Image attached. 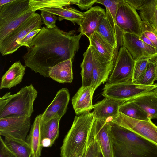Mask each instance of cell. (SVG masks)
Segmentation results:
<instances>
[{
	"label": "cell",
	"instance_id": "484cf974",
	"mask_svg": "<svg viewBox=\"0 0 157 157\" xmlns=\"http://www.w3.org/2000/svg\"><path fill=\"white\" fill-rule=\"evenodd\" d=\"M139 11L142 21L157 33V0H144Z\"/></svg>",
	"mask_w": 157,
	"mask_h": 157
},
{
	"label": "cell",
	"instance_id": "d4e9b609",
	"mask_svg": "<svg viewBox=\"0 0 157 157\" xmlns=\"http://www.w3.org/2000/svg\"><path fill=\"white\" fill-rule=\"evenodd\" d=\"M39 10L49 12L59 16L58 19L60 21L65 19L70 21L74 25L77 24L79 25L83 17L84 13L70 6L62 8H44Z\"/></svg>",
	"mask_w": 157,
	"mask_h": 157
},
{
	"label": "cell",
	"instance_id": "52a82bcc",
	"mask_svg": "<svg viewBox=\"0 0 157 157\" xmlns=\"http://www.w3.org/2000/svg\"><path fill=\"white\" fill-rule=\"evenodd\" d=\"M116 22L117 28L122 33L141 36L142 20L136 10L124 0H119L118 2Z\"/></svg>",
	"mask_w": 157,
	"mask_h": 157
},
{
	"label": "cell",
	"instance_id": "6da1fadb",
	"mask_svg": "<svg viewBox=\"0 0 157 157\" xmlns=\"http://www.w3.org/2000/svg\"><path fill=\"white\" fill-rule=\"evenodd\" d=\"M65 32L57 26H44L33 39L23 59L25 66L44 77H49V68L62 62L73 59L83 34Z\"/></svg>",
	"mask_w": 157,
	"mask_h": 157
},
{
	"label": "cell",
	"instance_id": "cb8c5ba5",
	"mask_svg": "<svg viewBox=\"0 0 157 157\" xmlns=\"http://www.w3.org/2000/svg\"><path fill=\"white\" fill-rule=\"evenodd\" d=\"M88 39L90 45L102 57L108 61L114 60L116 50L97 32H94Z\"/></svg>",
	"mask_w": 157,
	"mask_h": 157
},
{
	"label": "cell",
	"instance_id": "f35d334b",
	"mask_svg": "<svg viewBox=\"0 0 157 157\" xmlns=\"http://www.w3.org/2000/svg\"><path fill=\"white\" fill-rule=\"evenodd\" d=\"M97 0H71V4H75L82 10H87L90 9L92 6L96 3Z\"/></svg>",
	"mask_w": 157,
	"mask_h": 157
},
{
	"label": "cell",
	"instance_id": "9c48e42d",
	"mask_svg": "<svg viewBox=\"0 0 157 157\" xmlns=\"http://www.w3.org/2000/svg\"><path fill=\"white\" fill-rule=\"evenodd\" d=\"M111 122L133 132L157 145V126L149 118L134 119L119 113Z\"/></svg>",
	"mask_w": 157,
	"mask_h": 157
},
{
	"label": "cell",
	"instance_id": "ab89813d",
	"mask_svg": "<svg viewBox=\"0 0 157 157\" xmlns=\"http://www.w3.org/2000/svg\"><path fill=\"white\" fill-rule=\"evenodd\" d=\"M0 157H16L6 147L1 136H0Z\"/></svg>",
	"mask_w": 157,
	"mask_h": 157
},
{
	"label": "cell",
	"instance_id": "74e56055",
	"mask_svg": "<svg viewBox=\"0 0 157 157\" xmlns=\"http://www.w3.org/2000/svg\"><path fill=\"white\" fill-rule=\"evenodd\" d=\"M41 30V29H34L28 34L20 42L21 46H25L27 48H30L33 39Z\"/></svg>",
	"mask_w": 157,
	"mask_h": 157
},
{
	"label": "cell",
	"instance_id": "5b68a950",
	"mask_svg": "<svg viewBox=\"0 0 157 157\" xmlns=\"http://www.w3.org/2000/svg\"><path fill=\"white\" fill-rule=\"evenodd\" d=\"M35 13L29 0H15L0 6V41Z\"/></svg>",
	"mask_w": 157,
	"mask_h": 157
},
{
	"label": "cell",
	"instance_id": "4fadbf2b",
	"mask_svg": "<svg viewBox=\"0 0 157 157\" xmlns=\"http://www.w3.org/2000/svg\"><path fill=\"white\" fill-rule=\"evenodd\" d=\"M90 133L98 141L104 157H114L110 122L95 118Z\"/></svg>",
	"mask_w": 157,
	"mask_h": 157
},
{
	"label": "cell",
	"instance_id": "d6a6232c",
	"mask_svg": "<svg viewBox=\"0 0 157 157\" xmlns=\"http://www.w3.org/2000/svg\"><path fill=\"white\" fill-rule=\"evenodd\" d=\"M150 59H142L135 61L132 82L135 83L140 84L145 73Z\"/></svg>",
	"mask_w": 157,
	"mask_h": 157
},
{
	"label": "cell",
	"instance_id": "8fae6325",
	"mask_svg": "<svg viewBox=\"0 0 157 157\" xmlns=\"http://www.w3.org/2000/svg\"><path fill=\"white\" fill-rule=\"evenodd\" d=\"M31 127L30 117H18L0 118V135L26 141Z\"/></svg>",
	"mask_w": 157,
	"mask_h": 157
},
{
	"label": "cell",
	"instance_id": "7c38bea8",
	"mask_svg": "<svg viewBox=\"0 0 157 157\" xmlns=\"http://www.w3.org/2000/svg\"><path fill=\"white\" fill-rule=\"evenodd\" d=\"M122 44V47L128 50L135 60L150 59L157 55L156 48L146 44L139 36L132 34L123 33Z\"/></svg>",
	"mask_w": 157,
	"mask_h": 157
},
{
	"label": "cell",
	"instance_id": "b9f144b4",
	"mask_svg": "<svg viewBox=\"0 0 157 157\" xmlns=\"http://www.w3.org/2000/svg\"><path fill=\"white\" fill-rule=\"evenodd\" d=\"M139 37L142 40L144 41L146 44L152 47L155 48V45L151 40L144 34L142 33L141 36Z\"/></svg>",
	"mask_w": 157,
	"mask_h": 157
},
{
	"label": "cell",
	"instance_id": "7bdbcfd3",
	"mask_svg": "<svg viewBox=\"0 0 157 157\" xmlns=\"http://www.w3.org/2000/svg\"><path fill=\"white\" fill-rule=\"evenodd\" d=\"M154 63L155 69V81L157 80V55L154 57L150 59Z\"/></svg>",
	"mask_w": 157,
	"mask_h": 157
},
{
	"label": "cell",
	"instance_id": "8992f818",
	"mask_svg": "<svg viewBox=\"0 0 157 157\" xmlns=\"http://www.w3.org/2000/svg\"><path fill=\"white\" fill-rule=\"evenodd\" d=\"M43 23L41 17L37 13L26 20L0 41V52L2 56L11 54L21 46L20 43L32 30L41 29Z\"/></svg>",
	"mask_w": 157,
	"mask_h": 157
},
{
	"label": "cell",
	"instance_id": "bcb514c9",
	"mask_svg": "<svg viewBox=\"0 0 157 157\" xmlns=\"http://www.w3.org/2000/svg\"><path fill=\"white\" fill-rule=\"evenodd\" d=\"M152 91L157 94V88L152 90Z\"/></svg>",
	"mask_w": 157,
	"mask_h": 157
},
{
	"label": "cell",
	"instance_id": "ffe728a7",
	"mask_svg": "<svg viewBox=\"0 0 157 157\" xmlns=\"http://www.w3.org/2000/svg\"><path fill=\"white\" fill-rule=\"evenodd\" d=\"M60 120L54 118L45 122L41 120V144L43 147H52L58 138Z\"/></svg>",
	"mask_w": 157,
	"mask_h": 157
},
{
	"label": "cell",
	"instance_id": "f1b7e54d",
	"mask_svg": "<svg viewBox=\"0 0 157 157\" xmlns=\"http://www.w3.org/2000/svg\"><path fill=\"white\" fill-rule=\"evenodd\" d=\"M96 31L117 50L118 45L117 33L106 16L100 22Z\"/></svg>",
	"mask_w": 157,
	"mask_h": 157
},
{
	"label": "cell",
	"instance_id": "8d00e7d4",
	"mask_svg": "<svg viewBox=\"0 0 157 157\" xmlns=\"http://www.w3.org/2000/svg\"><path fill=\"white\" fill-rule=\"evenodd\" d=\"M41 17L46 27L50 29L55 28L57 17L52 13L44 11H41Z\"/></svg>",
	"mask_w": 157,
	"mask_h": 157
},
{
	"label": "cell",
	"instance_id": "3957f363",
	"mask_svg": "<svg viewBox=\"0 0 157 157\" xmlns=\"http://www.w3.org/2000/svg\"><path fill=\"white\" fill-rule=\"evenodd\" d=\"M95 119L90 111L75 117L60 148V157H84Z\"/></svg>",
	"mask_w": 157,
	"mask_h": 157
},
{
	"label": "cell",
	"instance_id": "277c9868",
	"mask_svg": "<svg viewBox=\"0 0 157 157\" xmlns=\"http://www.w3.org/2000/svg\"><path fill=\"white\" fill-rule=\"evenodd\" d=\"M38 92L32 84L25 86L14 94L7 92L0 98V118L23 117H30Z\"/></svg>",
	"mask_w": 157,
	"mask_h": 157
},
{
	"label": "cell",
	"instance_id": "603a6c76",
	"mask_svg": "<svg viewBox=\"0 0 157 157\" xmlns=\"http://www.w3.org/2000/svg\"><path fill=\"white\" fill-rule=\"evenodd\" d=\"M72 60L70 59L50 67L49 78L59 83L71 82L73 79Z\"/></svg>",
	"mask_w": 157,
	"mask_h": 157
},
{
	"label": "cell",
	"instance_id": "e575fe53",
	"mask_svg": "<svg viewBox=\"0 0 157 157\" xmlns=\"http://www.w3.org/2000/svg\"><path fill=\"white\" fill-rule=\"evenodd\" d=\"M155 74V67L154 63L149 60L145 73L140 84L145 85H151L154 84Z\"/></svg>",
	"mask_w": 157,
	"mask_h": 157
},
{
	"label": "cell",
	"instance_id": "4316f807",
	"mask_svg": "<svg viewBox=\"0 0 157 157\" xmlns=\"http://www.w3.org/2000/svg\"><path fill=\"white\" fill-rule=\"evenodd\" d=\"M83 59L80 67L82 85L85 87L91 86L93 79V61L91 48L89 45L83 54Z\"/></svg>",
	"mask_w": 157,
	"mask_h": 157
},
{
	"label": "cell",
	"instance_id": "ac0fdd59",
	"mask_svg": "<svg viewBox=\"0 0 157 157\" xmlns=\"http://www.w3.org/2000/svg\"><path fill=\"white\" fill-rule=\"evenodd\" d=\"M91 86H82L73 97L72 103L77 115L90 111L93 109L92 98L94 94Z\"/></svg>",
	"mask_w": 157,
	"mask_h": 157
},
{
	"label": "cell",
	"instance_id": "f6af8a7d",
	"mask_svg": "<svg viewBox=\"0 0 157 157\" xmlns=\"http://www.w3.org/2000/svg\"><path fill=\"white\" fill-rule=\"evenodd\" d=\"M97 157H104L101 150L100 151L98 156H97Z\"/></svg>",
	"mask_w": 157,
	"mask_h": 157
},
{
	"label": "cell",
	"instance_id": "d590c367",
	"mask_svg": "<svg viewBox=\"0 0 157 157\" xmlns=\"http://www.w3.org/2000/svg\"><path fill=\"white\" fill-rule=\"evenodd\" d=\"M141 29L142 33L150 39L157 49V33L152 28L142 21Z\"/></svg>",
	"mask_w": 157,
	"mask_h": 157
},
{
	"label": "cell",
	"instance_id": "1f68e13d",
	"mask_svg": "<svg viewBox=\"0 0 157 157\" xmlns=\"http://www.w3.org/2000/svg\"><path fill=\"white\" fill-rule=\"evenodd\" d=\"M119 0H98L96 3L104 5L106 8V17L116 31L117 28L116 22V16L117 6Z\"/></svg>",
	"mask_w": 157,
	"mask_h": 157
},
{
	"label": "cell",
	"instance_id": "7a4b0ae2",
	"mask_svg": "<svg viewBox=\"0 0 157 157\" xmlns=\"http://www.w3.org/2000/svg\"><path fill=\"white\" fill-rule=\"evenodd\" d=\"M114 157H157V145L110 122Z\"/></svg>",
	"mask_w": 157,
	"mask_h": 157
},
{
	"label": "cell",
	"instance_id": "44dd1931",
	"mask_svg": "<svg viewBox=\"0 0 157 157\" xmlns=\"http://www.w3.org/2000/svg\"><path fill=\"white\" fill-rule=\"evenodd\" d=\"M127 101L135 103L145 112L151 119H157V94L152 91L137 96Z\"/></svg>",
	"mask_w": 157,
	"mask_h": 157
},
{
	"label": "cell",
	"instance_id": "5bb4252c",
	"mask_svg": "<svg viewBox=\"0 0 157 157\" xmlns=\"http://www.w3.org/2000/svg\"><path fill=\"white\" fill-rule=\"evenodd\" d=\"M90 46L93 61V79L91 86L94 92L99 86L106 82L108 79L113 70L114 61V60L108 61L103 58L94 48Z\"/></svg>",
	"mask_w": 157,
	"mask_h": 157
},
{
	"label": "cell",
	"instance_id": "83f0119b",
	"mask_svg": "<svg viewBox=\"0 0 157 157\" xmlns=\"http://www.w3.org/2000/svg\"><path fill=\"white\" fill-rule=\"evenodd\" d=\"M4 143L16 157H32L31 148L26 141L5 137Z\"/></svg>",
	"mask_w": 157,
	"mask_h": 157
},
{
	"label": "cell",
	"instance_id": "9a60e30c",
	"mask_svg": "<svg viewBox=\"0 0 157 157\" xmlns=\"http://www.w3.org/2000/svg\"><path fill=\"white\" fill-rule=\"evenodd\" d=\"M70 98L69 91L67 88L59 90L53 101L42 114L41 121L45 122L54 118L61 119L67 110Z\"/></svg>",
	"mask_w": 157,
	"mask_h": 157
},
{
	"label": "cell",
	"instance_id": "30bf717a",
	"mask_svg": "<svg viewBox=\"0 0 157 157\" xmlns=\"http://www.w3.org/2000/svg\"><path fill=\"white\" fill-rule=\"evenodd\" d=\"M135 62V60L128 50L123 47H121L106 84L132 81Z\"/></svg>",
	"mask_w": 157,
	"mask_h": 157
},
{
	"label": "cell",
	"instance_id": "7402d4cb",
	"mask_svg": "<svg viewBox=\"0 0 157 157\" xmlns=\"http://www.w3.org/2000/svg\"><path fill=\"white\" fill-rule=\"evenodd\" d=\"M41 116L42 114H40L36 117L26 140L31 148L32 157H40L41 155L43 147L41 144Z\"/></svg>",
	"mask_w": 157,
	"mask_h": 157
},
{
	"label": "cell",
	"instance_id": "836d02e7",
	"mask_svg": "<svg viewBox=\"0 0 157 157\" xmlns=\"http://www.w3.org/2000/svg\"><path fill=\"white\" fill-rule=\"evenodd\" d=\"M101 150L97 139L90 133L86 151L84 157H97Z\"/></svg>",
	"mask_w": 157,
	"mask_h": 157
},
{
	"label": "cell",
	"instance_id": "2e32d148",
	"mask_svg": "<svg viewBox=\"0 0 157 157\" xmlns=\"http://www.w3.org/2000/svg\"><path fill=\"white\" fill-rule=\"evenodd\" d=\"M126 101L105 97L93 105L95 118L110 122L117 116L120 106Z\"/></svg>",
	"mask_w": 157,
	"mask_h": 157
},
{
	"label": "cell",
	"instance_id": "e0dca14e",
	"mask_svg": "<svg viewBox=\"0 0 157 157\" xmlns=\"http://www.w3.org/2000/svg\"><path fill=\"white\" fill-rule=\"evenodd\" d=\"M106 16L105 10L97 6L92 7L84 13L82 21L79 25V31L88 38L96 31L101 21Z\"/></svg>",
	"mask_w": 157,
	"mask_h": 157
},
{
	"label": "cell",
	"instance_id": "ee69618b",
	"mask_svg": "<svg viewBox=\"0 0 157 157\" xmlns=\"http://www.w3.org/2000/svg\"><path fill=\"white\" fill-rule=\"evenodd\" d=\"M15 0H1L0 1V6L13 2Z\"/></svg>",
	"mask_w": 157,
	"mask_h": 157
},
{
	"label": "cell",
	"instance_id": "ba28073f",
	"mask_svg": "<svg viewBox=\"0 0 157 157\" xmlns=\"http://www.w3.org/2000/svg\"><path fill=\"white\" fill-rule=\"evenodd\" d=\"M157 83L151 85L135 83L132 81L111 84H105L102 95L115 99L126 101L137 96L153 90Z\"/></svg>",
	"mask_w": 157,
	"mask_h": 157
},
{
	"label": "cell",
	"instance_id": "4dcf8cb0",
	"mask_svg": "<svg viewBox=\"0 0 157 157\" xmlns=\"http://www.w3.org/2000/svg\"><path fill=\"white\" fill-rule=\"evenodd\" d=\"M71 0H29V4L34 12L44 8H62L69 6Z\"/></svg>",
	"mask_w": 157,
	"mask_h": 157
},
{
	"label": "cell",
	"instance_id": "d6986e66",
	"mask_svg": "<svg viewBox=\"0 0 157 157\" xmlns=\"http://www.w3.org/2000/svg\"><path fill=\"white\" fill-rule=\"evenodd\" d=\"M25 67L20 61L13 63L2 76L0 89H10L20 84L25 74Z\"/></svg>",
	"mask_w": 157,
	"mask_h": 157
},
{
	"label": "cell",
	"instance_id": "60d3db41",
	"mask_svg": "<svg viewBox=\"0 0 157 157\" xmlns=\"http://www.w3.org/2000/svg\"><path fill=\"white\" fill-rule=\"evenodd\" d=\"M144 0H124L131 6L136 10H139Z\"/></svg>",
	"mask_w": 157,
	"mask_h": 157
},
{
	"label": "cell",
	"instance_id": "f546056e",
	"mask_svg": "<svg viewBox=\"0 0 157 157\" xmlns=\"http://www.w3.org/2000/svg\"><path fill=\"white\" fill-rule=\"evenodd\" d=\"M119 113H121L131 118L140 120L150 118L148 115L135 103L127 101L120 107Z\"/></svg>",
	"mask_w": 157,
	"mask_h": 157
}]
</instances>
